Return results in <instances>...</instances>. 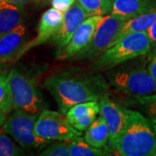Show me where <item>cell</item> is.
<instances>
[{
	"label": "cell",
	"mask_w": 156,
	"mask_h": 156,
	"mask_svg": "<svg viewBox=\"0 0 156 156\" xmlns=\"http://www.w3.org/2000/svg\"><path fill=\"white\" fill-rule=\"evenodd\" d=\"M76 2V0H51L50 4L53 8L57 9L62 13L69 10Z\"/></svg>",
	"instance_id": "24"
},
{
	"label": "cell",
	"mask_w": 156,
	"mask_h": 156,
	"mask_svg": "<svg viewBox=\"0 0 156 156\" xmlns=\"http://www.w3.org/2000/svg\"></svg>",
	"instance_id": "32"
},
{
	"label": "cell",
	"mask_w": 156,
	"mask_h": 156,
	"mask_svg": "<svg viewBox=\"0 0 156 156\" xmlns=\"http://www.w3.org/2000/svg\"><path fill=\"white\" fill-rule=\"evenodd\" d=\"M62 19L63 13L58 11L57 9L52 7L45 11L42 14L37 25V36L31 41L26 42V44L23 45L22 50H20L17 56V60L23 56L30 49L44 44L49 40H51V38L58 32L61 27Z\"/></svg>",
	"instance_id": "10"
},
{
	"label": "cell",
	"mask_w": 156,
	"mask_h": 156,
	"mask_svg": "<svg viewBox=\"0 0 156 156\" xmlns=\"http://www.w3.org/2000/svg\"><path fill=\"white\" fill-rule=\"evenodd\" d=\"M147 32V35H148V37L150 39L152 46L156 47V20L152 24V26Z\"/></svg>",
	"instance_id": "26"
},
{
	"label": "cell",
	"mask_w": 156,
	"mask_h": 156,
	"mask_svg": "<svg viewBox=\"0 0 156 156\" xmlns=\"http://www.w3.org/2000/svg\"><path fill=\"white\" fill-rule=\"evenodd\" d=\"M147 69L151 75V76L156 81V50L150 57Z\"/></svg>",
	"instance_id": "25"
},
{
	"label": "cell",
	"mask_w": 156,
	"mask_h": 156,
	"mask_svg": "<svg viewBox=\"0 0 156 156\" xmlns=\"http://www.w3.org/2000/svg\"><path fill=\"white\" fill-rule=\"evenodd\" d=\"M23 154V149L17 147L5 132H0V156H18Z\"/></svg>",
	"instance_id": "22"
},
{
	"label": "cell",
	"mask_w": 156,
	"mask_h": 156,
	"mask_svg": "<svg viewBox=\"0 0 156 156\" xmlns=\"http://www.w3.org/2000/svg\"><path fill=\"white\" fill-rule=\"evenodd\" d=\"M156 8V0H114L110 13L130 19Z\"/></svg>",
	"instance_id": "15"
},
{
	"label": "cell",
	"mask_w": 156,
	"mask_h": 156,
	"mask_svg": "<svg viewBox=\"0 0 156 156\" xmlns=\"http://www.w3.org/2000/svg\"><path fill=\"white\" fill-rule=\"evenodd\" d=\"M151 49L147 31L129 33L96 57L94 66L99 70H110L129 60L145 56Z\"/></svg>",
	"instance_id": "3"
},
{
	"label": "cell",
	"mask_w": 156,
	"mask_h": 156,
	"mask_svg": "<svg viewBox=\"0 0 156 156\" xmlns=\"http://www.w3.org/2000/svg\"><path fill=\"white\" fill-rule=\"evenodd\" d=\"M8 82L13 109L38 115L44 105L33 79L13 68L8 72Z\"/></svg>",
	"instance_id": "5"
},
{
	"label": "cell",
	"mask_w": 156,
	"mask_h": 156,
	"mask_svg": "<svg viewBox=\"0 0 156 156\" xmlns=\"http://www.w3.org/2000/svg\"><path fill=\"white\" fill-rule=\"evenodd\" d=\"M89 17L83 7L76 1L69 10L63 12V19L58 32L51 38V42L55 44L57 50L62 48L70 40L78 26Z\"/></svg>",
	"instance_id": "12"
},
{
	"label": "cell",
	"mask_w": 156,
	"mask_h": 156,
	"mask_svg": "<svg viewBox=\"0 0 156 156\" xmlns=\"http://www.w3.org/2000/svg\"><path fill=\"white\" fill-rule=\"evenodd\" d=\"M51 2V0H39L38 3H41V4H44V5H46V4H49Z\"/></svg>",
	"instance_id": "31"
},
{
	"label": "cell",
	"mask_w": 156,
	"mask_h": 156,
	"mask_svg": "<svg viewBox=\"0 0 156 156\" xmlns=\"http://www.w3.org/2000/svg\"><path fill=\"white\" fill-rule=\"evenodd\" d=\"M88 16H105L112 11L114 0H76Z\"/></svg>",
	"instance_id": "20"
},
{
	"label": "cell",
	"mask_w": 156,
	"mask_h": 156,
	"mask_svg": "<svg viewBox=\"0 0 156 156\" xmlns=\"http://www.w3.org/2000/svg\"><path fill=\"white\" fill-rule=\"evenodd\" d=\"M0 108L6 114L13 109L11 89L8 82V72L0 66Z\"/></svg>",
	"instance_id": "21"
},
{
	"label": "cell",
	"mask_w": 156,
	"mask_h": 156,
	"mask_svg": "<svg viewBox=\"0 0 156 156\" xmlns=\"http://www.w3.org/2000/svg\"><path fill=\"white\" fill-rule=\"evenodd\" d=\"M69 147L70 155L72 156H105L111 154V152L107 147L102 148L95 147L89 145L85 140L81 138V136L71 140L69 143Z\"/></svg>",
	"instance_id": "19"
},
{
	"label": "cell",
	"mask_w": 156,
	"mask_h": 156,
	"mask_svg": "<svg viewBox=\"0 0 156 156\" xmlns=\"http://www.w3.org/2000/svg\"><path fill=\"white\" fill-rule=\"evenodd\" d=\"M26 44V28L20 23L16 28L0 37V64L17 60V57Z\"/></svg>",
	"instance_id": "13"
},
{
	"label": "cell",
	"mask_w": 156,
	"mask_h": 156,
	"mask_svg": "<svg viewBox=\"0 0 156 156\" xmlns=\"http://www.w3.org/2000/svg\"><path fill=\"white\" fill-rule=\"evenodd\" d=\"M8 2H11L12 4H16V5H24L30 3H38L39 0H6Z\"/></svg>",
	"instance_id": "28"
},
{
	"label": "cell",
	"mask_w": 156,
	"mask_h": 156,
	"mask_svg": "<svg viewBox=\"0 0 156 156\" xmlns=\"http://www.w3.org/2000/svg\"><path fill=\"white\" fill-rule=\"evenodd\" d=\"M85 131L83 139L89 145L98 148L107 147L109 141V130L105 119L101 115L96 117Z\"/></svg>",
	"instance_id": "17"
},
{
	"label": "cell",
	"mask_w": 156,
	"mask_h": 156,
	"mask_svg": "<svg viewBox=\"0 0 156 156\" xmlns=\"http://www.w3.org/2000/svg\"><path fill=\"white\" fill-rule=\"evenodd\" d=\"M127 20L128 19L112 13L103 16L89 44L73 59H95L98 57L113 45Z\"/></svg>",
	"instance_id": "7"
},
{
	"label": "cell",
	"mask_w": 156,
	"mask_h": 156,
	"mask_svg": "<svg viewBox=\"0 0 156 156\" xmlns=\"http://www.w3.org/2000/svg\"><path fill=\"white\" fill-rule=\"evenodd\" d=\"M6 114L5 112H4L1 108H0V127L5 123L6 121Z\"/></svg>",
	"instance_id": "29"
},
{
	"label": "cell",
	"mask_w": 156,
	"mask_h": 156,
	"mask_svg": "<svg viewBox=\"0 0 156 156\" xmlns=\"http://www.w3.org/2000/svg\"><path fill=\"white\" fill-rule=\"evenodd\" d=\"M155 20L156 8L128 19L123 25L120 33L117 35L113 45L120 39L122 38L124 36L129 33L138 32V31H147Z\"/></svg>",
	"instance_id": "18"
},
{
	"label": "cell",
	"mask_w": 156,
	"mask_h": 156,
	"mask_svg": "<svg viewBox=\"0 0 156 156\" xmlns=\"http://www.w3.org/2000/svg\"><path fill=\"white\" fill-rule=\"evenodd\" d=\"M35 134L49 140L70 141L82 135V132L69 122L65 114L53 110H44L37 116Z\"/></svg>",
	"instance_id": "8"
},
{
	"label": "cell",
	"mask_w": 156,
	"mask_h": 156,
	"mask_svg": "<svg viewBox=\"0 0 156 156\" xmlns=\"http://www.w3.org/2000/svg\"><path fill=\"white\" fill-rule=\"evenodd\" d=\"M127 115L123 130L109 142L110 149L121 156H156V133L151 121L128 108Z\"/></svg>",
	"instance_id": "2"
},
{
	"label": "cell",
	"mask_w": 156,
	"mask_h": 156,
	"mask_svg": "<svg viewBox=\"0 0 156 156\" xmlns=\"http://www.w3.org/2000/svg\"><path fill=\"white\" fill-rule=\"evenodd\" d=\"M98 114H100L99 101H89L72 106L65 115L71 126L83 132L92 124Z\"/></svg>",
	"instance_id": "14"
},
{
	"label": "cell",
	"mask_w": 156,
	"mask_h": 156,
	"mask_svg": "<svg viewBox=\"0 0 156 156\" xmlns=\"http://www.w3.org/2000/svg\"><path fill=\"white\" fill-rule=\"evenodd\" d=\"M151 123H152V125H153V128L154 129V131H155L156 133V116H151Z\"/></svg>",
	"instance_id": "30"
},
{
	"label": "cell",
	"mask_w": 156,
	"mask_h": 156,
	"mask_svg": "<svg viewBox=\"0 0 156 156\" xmlns=\"http://www.w3.org/2000/svg\"><path fill=\"white\" fill-rule=\"evenodd\" d=\"M147 105V111L149 116H156V101L144 103Z\"/></svg>",
	"instance_id": "27"
},
{
	"label": "cell",
	"mask_w": 156,
	"mask_h": 156,
	"mask_svg": "<svg viewBox=\"0 0 156 156\" xmlns=\"http://www.w3.org/2000/svg\"><path fill=\"white\" fill-rule=\"evenodd\" d=\"M37 114L15 109L14 113L2 125V129L11 135L24 149H37L50 145L51 140L43 139L35 134Z\"/></svg>",
	"instance_id": "6"
},
{
	"label": "cell",
	"mask_w": 156,
	"mask_h": 156,
	"mask_svg": "<svg viewBox=\"0 0 156 156\" xmlns=\"http://www.w3.org/2000/svg\"><path fill=\"white\" fill-rule=\"evenodd\" d=\"M100 115L105 119L109 130V142L113 141L123 130L127 123V108L112 101L108 95L99 100Z\"/></svg>",
	"instance_id": "11"
},
{
	"label": "cell",
	"mask_w": 156,
	"mask_h": 156,
	"mask_svg": "<svg viewBox=\"0 0 156 156\" xmlns=\"http://www.w3.org/2000/svg\"><path fill=\"white\" fill-rule=\"evenodd\" d=\"M103 16H90L82 23L73 34L70 40L56 53L58 60L71 59L89 44Z\"/></svg>",
	"instance_id": "9"
},
{
	"label": "cell",
	"mask_w": 156,
	"mask_h": 156,
	"mask_svg": "<svg viewBox=\"0 0 156 156\" xmlns=\"http://www.w3.org/2000/svg\"><path fill=\"white\" fill-rule=\"evenodd\" d=\"M107 76L110 86L118 91L137 98L140 103L156 101V81L147 69H111Z\"/></svg>",
	"instance_id": "4"
},
{
	"label": "cell",
	"mask_w": 156,
	"mask_h": 156,
	"mask_svg": "<svg viewBox=\"0 0 156 156\" xmlns=\"http://www.w3.org/2000/svg\"><path fill=\"white\" fill-rule=\"evenodd\" d=\"M42 156H70L69 143L56 142L46 147L39 154Z\"/></svg>",
	"instance_id": "23"
},
{
	"label": "cell",
	"mask_w": 156,
	"mask_h": 156,
	"mask_svg": "<svg viewBox=\"0 0 156 156\" xmlns=\"http://www.w3.org/2000/svg\"><path fill=\"white\" fill-rule=\"evenodd\" d=\"M23 5L0 0V37L22 23Z\"/></svg>",
	"instance_id": "16"
},
{
	"label": "cell",
	"mask_w": 156,
	"mask_h": 156,
	"mask_svg": "<svg viewBox=\"0 0 156 156\" xmlns=\"http://www.w3.org/2000/svg\"><path fill=\"white\" fill-rule=\"evenodd\" d=\"M44 87L56 101L59 110L63 114L77 103L99 101L106 95L108 90V85L101 76L69 71L48 77Z\"/></svg>",
	"instance_id": "1"
}]
</instances>
